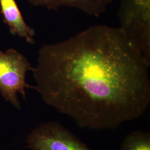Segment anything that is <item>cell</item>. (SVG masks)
<instances>
[{"instance_id":"4","label":"cell","mask_w":150,"mask_h":150,"mask_svg":"<svg viewBox=\"0 0 150 150\" xmlns=\"http://www.w3.org/2000/svg\"><path fill=\"white\" fill-rule=\"evenodd\" d=\"M26 141L31 150H92L57 122L41 124L28 134Z\"/></svg>"},{"instance_id":"2","label":"cell","mask_w":150,"mask_h":150,"mask_svg":"<svg viewBox=\"0 0 150 150\" xmlns=\"http://www.w3.org/2000/svg\"><path fill=\"white\" fill-rule=\"evenodd\" d=\"M118 16L119 28L150 60V0H120Z\"/></svg>"},{"instance_id":"7","label":"cell","mask_w":150,"mask_h":150,"mask_svg":"<svg viewBox=\"0 0 150 150\" xmlns=\"http://www.w3.org/2000/svg\"><path fill=\"white\" fill-rule=\"evenodd\" d=\"M120 150H150V133L133 131L123 140Z\"/></svg>"},{"instance_id":"3","label":"cell","mask_w":150,"mask_h":150,"mask_svg":"<svg viewBox=\"0 0 150 150\" xmlns=\"http://www.w3.org/2000/svg\"><path fill=\"white\" fill-rule=\"evenodd\" d=\"M27 58L13 48L0 51V93L6 101L16 109H21L18 94L24 98L26 90L33 88L26 81L28 71H32Z\"/></svg>"},{"instance_id":"6","label":"cell","mask_w":150,"mask_h":150,"mask_svg":"<svg viewBox=\"0 0 150 150\" xmlns=\"http://www.w3.org/2000/svg\"><path fill=\"white\" fill-rule=\"evenodd\" d=\"M32 5L57 10L60 7L74 8L90 16L99 17L107 11L113 0H27Z\"/></svg>"},{"instance_id":"1","label":"cell","mask_w":150,"mask_h":150,"mask_svg":"<svg viewBox=\"0 0 150 150\" xmlns=\"http://www.w3.org/2000/svg\"><path fill=\"white\" fill-rule=\"evenodd\" d=\"M150 66L119 27L93 25L40 48L33 88L80 128L113 129L148 109Z\"/></svg>"},{"instance_id":"5","label":"cell","mask_w":150,"mask_h":150,"mask_svg":"<svg viewBox=\"0 0 150 150\" xmlns=\"http://www.w3.org/2000/svg\"><path fill=\"white\" fill-rule=\"evenodd\" d=\"M0 10L12 35L24 38L27 43H35L36 32L25 21L16 0H0Z\"/></svg>"}]
</instances>
